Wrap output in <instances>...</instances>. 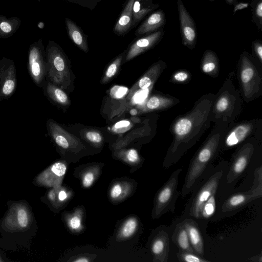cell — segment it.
<instances>
[{"mask_svg":"<svg viewBox=\"0 0 262 262\" xmlns=\"http://www.w3.org/2000/svg\"><path fill=\"white\" fill-rule=\"evenodd\" d=\"M166 23L164 12L162 9L153 11L138 26L135 31L136 37L149 34L161 28Z\"/></svg>","mask_w":262,"mask_h":262,"instance_id":"cell-17","label":"cell"},{"mask_svg":"<svg viewBox=\"0 0 262 262\" xmlns=\"http://www.w3.org/2000/svg\"><path fill=\"white\" fill-rule=\"evenodd\" d=\"M214 97L211 93L203 95L190 111L172 122L170 130L173 139L164 159V167L176 164L209 127Z\"/></svg>","mask_w":262,"mask_h":262,"instance_id":"cell-1","label":"cell"},{"mask_svg":"<svg viewBox=\"0 0 262 262\" xmlns=\"http://www.w3.org/2000/svg\"><path fill=\"white\" fill-rule=\"evenodd\" d=\"M182 168L176 169L160 188L155 196L152 217L157 219L168 212H173L176 203L181 194L178 190V177Z\"/></svg>","mask_w":262,"mask_h":262,"instance_id":"cell-6","label":"cell"},{"mask_svg":"<svg viewBox=\"0 0 262 262\" xmlns=\"http://www.w3.org/2000/svg\"><path fill=\"white\" fill-rule=\"evenodd\" d=\"M252 47L254 50V51L257 56L258 60L260 62H262V45L261 43L258 41L256 40L253 42L252 43Z\"/></svg>","mask_w":262,"mask_h":262,"instance_id":"cell-39","label":"cell"},{"mask_svg":"<svg viewBox=\"0 0 262 262\" xmlns=\"http://www.w3.org/2000/svg\"><path fill=\"white\" fill-rule=\"evenodd\" d=\"M7 206L0 220V247L11 251L29 248L37 231L32 207L24 200H9Z\"/></svg>","mask_w":262,"mask_h":262,"instance_id":"cell-2","label":"cell"},{"mask_svg":"<svg viewBox=\"0 0 262 262\" xmlns=\"http://www.w3.org/2000/svg\"><path fill=\"white\" fill-rule=\"evenodd\" d=\"M94 181V175L92 172L86 173L82 179L83 186L85 188L90 187Z\"/></svg>","mask_w":262,"mask_h":262,"instance_id":"cell-38","label":"cell"},{"mask_svg":"<svg viewBox=\"0 0 262 262\" xmlns=\"http://www.w3.org/2000/svg\"><path fill=\"white\" fill-rule=\"evenodd\" d=\"M209 1H210V2H213V1H214V0H209Z\"/></svg>","mask_w":262,"mask_h":262,"instance_id":"cell-50","label":"cell"},{"mask_svg":"<svg viewBox=\"0 0 262 262\" xmlns=\"http://www.w3.org/2000/svg\"><path fill=\"white\" fill-rule=\"evenodd\" d=\"M236 1H237V0H225V1L226 2V3H227L228 5L235 4H236Z\"/></svg>","mask_w":262,"mask_h":262,"instance_id":"cell-48","label":"cell"},{"mask_svg":"<svg viewBox=\"0 0 262 262\" xmlns=\"http://www.w3.org/2000/svg\"><path fill=\"white\" fill-rule=\"evenodd\" d=\"M160 6L152 0H135L133 5V29Z\"/></svg>","mask_w":262,"mask_h":262,"instance_id":"cell-21","label":"cell"},{"mask_svg":"<svg viewBox=\"0 0 262 262\" xmlns=\"http://www.w3.org/2000/svg\"><path fill=\"white\" fill-rule=\"evenodd\" d=\"M67 167L61 162H56L38 174L33 180L35 186L56 188L60 179L65 174Z\"/></svg>","mask_w":262,"mask_h":262,"instance_id":"cell-14","label":"cell"},{"mask_svg":"<svg viewBox=\"0 0 262 262\" xmlns=\"http://www.w3.org/2000/svg\"><path fill=\"white\" fill-rule=\"evenodd\" d=\"M249 6L248 3H239L235 4L233 8V14L237 11L247 8Z\"/></svg>","mask_w":262,"mask_h":262,"instance_id":"cell-42","label":"cell"},{"mask_svg":"<svg viewBox=\"0 0 262 262\" xmlns=\"http://www.w3.org/2000/svg\"><path fill=\"white\" fill-rule=\"evenodd\" d=\"M135 0H126L113 28V33L123 36L133 29V5Z\"/></svg>","mask_w":262,"mask_h":262,"instance_id":"cell-18","label":"cell"},{"mask_svg":"<svg viewBox=\"0 0 262 262\" xmlns=\"http://www.w3.org/2000/svg\"><path fill=\"white\" fill-rule=\"evenodd\" d=\"M137 111L135 109L132 110L130 112V113L132 115H136L137 114Z\"/></svg>","mask_w":262,"mask_h":262,"instance_id":"cell-49","label":"cell"},{"mask_svg":"<svg viewBox=\"0 0 262 262\" xmlns=\"http://www.w3.org/2000/svg\"><path fill=\"white\" fill-rule=\"evenodd\" d=\"M234 72L229 73L217 93L215 95L212 110L211 122L225 123L228 129L235 123L242 110L240 91L233 82Z\"/></svg>","mask_w":262,"mask_h":262,"instance_id":"cell-4","label":"cell"},{"mask_svg":"<svg viewBox=\"0 0 262 262\" xmlns=\"http://www.w3.org/2000/svg\"><path fill=\"white\" fill-rule=\"evenodd\" d=\"M169 237L165 229H160L151 241V251L155 261L167 262L169 253Z\"/></svg>","mask_w":262,"mask_h":262,"instance_id":"cell-16","label":"cell"},{"mask_svg":"<svg viewBox=\"0 0 262 262\" xmlns=\"http://www.w3.org/2000/svg\"><path fill=\"white\" fill-rule=\"evenodd\" d=\"M202 72L212 77H216L219 72V59L216 54L210 50L205 51L201 63Z\"/></svg>","mask_w":262,"mask_h":262,"instance_id":"cell-23","label":"cell"},{"mask_svg":"<svg viewBox=\"0 0 262 262\" xmlns=\"http://www.w3.org/2000/svg\"><path fill=\"white\" fill-rule=\"evenodd\" d=\"M182 223L187 230L189 240L194 252L204 257V243L198 224L190 218L184 219Z\"/></svg>","mask_w":262,"mask_h":262,"instance_id":"cell-19","label":"cell"},{"mask_svg":"<svg viewBox=\"0 0 262 262\" xmlns=\"http://www.w3.org/2000/svg\"><path fill=\"white\" fill-rule=\"evenodd\" d=\"M128 91L126 87L115 85L111 89L110 94L114 98H121L126 94Z\"/></svg>","mask_w":262,"mask_h":262,"instance_id":"cell-33","label":"cell"},{"mask_svg":"<svg viewBox=\"0 0 262 262\" xmlns=\"http://www.w3.org/2000/svg\"><path fill=\"white\" fill-rule=\"evenodd\" d=\"M46 94L53 101L61 104H66L68 98L67 94L61 89L50 82L45 83L43 88Z\"/></svg>","mask_w":262,"mask_h":262,"instance_id":"cell-26","label":"cell"},{"mask_svg":"<svg viewBox=\"0 0 262 262\" xmlns=\"http://www.w3.org/2000/svg\"><path fill=\"white\" fill-rule=\"evenodd\" d=\"M177 257L179 261L182 262H208L210 260L201 257L194 252L179 250Z\"/></svg>","mask_w":262,"mask_h":262,"instance_id":"cell-27","label":"cell"},{"mask_svg":"<svg viewBox=\"0 0 262 262\" xmlns=\"http://www.w3.org/2000/svg\"><path fill=\"white\" fill-rule=\"evenodd\" d=\"M253 142L248 141L235 152L227 175L229 184L236 181L247 168L254 152Z\"/></svg>","mask_w":262,"mask_h":262,"instance_id":"cell-9","label":"cell"},{"mask_svg":"<svg viewBox=\"0 0 262 262\" xmlns=\"http://www.w3.org/2000/svg\"><path fill=\"white\" fill-rule=\"evenodd\" d=\"M258 121L251 120L233 124L226 132L222 145L224 148H230L238 145L250 137L258 127Z\"/></svg>","mask_w":262,"mask_h":262,"instance_id":"cell-10","label":"cell"},{"mask_svg":"<svg viewBox=\"0 0 262 262\" xmlns=\"http://www.w3.org/2000/svg\"><path fill=\"white\" fill-rule=\"evenodd\" d=\"M189 75L188 72L180 71L176 72L172 75V80L178 82H184L188 79Z\"/></svg>","mask_w":262,"mask_h":262,"instance_id":"cell-34","label":"cell"},{"mask_svg":"<svg viewBox=\"0 0 262 262\" xmlns=\"http://www.w3.org/2000/svg\"><path fill=\"white\" fill-rule=\"evenodd\" d=\"M17 87L16 67L13 61L3 59L0 60V101L10 98Z\"/></svg>","mask_w":262,"mask_h":262,"instance_id":"cell-11","label":"cell"},{"mask_svg":"<svg viewBox=\"0 0 262 262\" xmlns=\"http://www.w3.org/2000/svg\"><path fill=\"white\" fill-rule=\"evenodd\" d=\"M214 127L192 159L184 180L181 193L183 196L193 191L205 171L215 157L228 129L225 123L214 124Z\"/></svg>","mask_w":262,"mask_h":262,"instance_id":"cell-3","label":"cell"},{"mask_svg":"<svg viewBox=\"0 0 262 262\" xmlns=\"http://www.w3.org/2000/svg\"><path fill=\"white\" fill-rule=\"evenodd\" d=\"M126 53V51H125L124 53L120 55L116 60L110 65L105 73V77L106 78L109 79L115 75L117 72L118 66H119L123 56Z\"/></svg>","mask_w":262,"mask_h":262,"instance_id":"cell-32","label":"cell"},{"mask_svg":"<svg viewBox=\"0 0 262 262\" xmlns=\"http://www.w3.org/2000/svg\"><path fill=\"white\" fill-rule=\"evenodd\" d=\"M179 102L178 99L173 97L154 95L149 97L146 101L144 110L146 111H151L166 109Z\"/></svg>","mask_w":262,"mask_h":262,"instance_id":"cell-22","label":"cell"},{"mask_svg":"<svg viewBox=\"0 0 262 262\" xmlns=\"http://www.w3.org/2000/svg\"><path fill=\"white\" fill-rule=\"evenodd\" d=\"M67 34L71 40L80 49L87 52L89 50L88 36L81 28L69 18H65Z\"/></svg>","mask_w":262,"mask_h":262,"instance_id":"cell-20","label":"cell"},{"mask_svg":"<svg viewBox=\"0 0 262 262\" xmlns=\"http://www.w3.org/2000/svg\"><path fill=\"white\" fill-rule=\"evenodd\" d=\"M215 194L216 193L212 195L203 206L200 214L199 219H207L212 216L216 207Z\"/></svg>","mask_w":262,"mask_h":262,"instance_id":"cell-28","label":"cell"},{"mask_svg":"<svg viewBox=\"0 0 262 262\" xmlns=\"http://www.w3.org/2000/svg\"><path fill=\"white\" fill-rule=\"evenodd\" d=\"M145 90H141L136 93L134 97V101L136 103H139L145 98L146 92Z\"/></svg>","mask_w":262,"mask_h":262,"instance_id":"cell-41","label":"cell"},{"mask_svg":"<svg viewBox=\"0 0 262 262\" xmlns=\"http://www.w3.org/2000/svg\"><path fill=\"white\" fill-rule=\"evenodd\" d=\"M69 225L70 228L73 230L79 229L81 225L80 218L77 215L73 216L70 220Z\"/></svg>","mask_w":262,"mask_h":262,"instance_id":"cell-40","label":"cell"},{"mask_svg":"<svg viewBox=\"0 0 262 262\" xmlns=\"http://www.w3.org/2000/svg\"><path fill=\"white\" fill-rule=\"evenodd\" d=\"M222 176L223 171H216L198 189L190 204L189 216L199 219L203 206L212 195L216 193Z\"/></svg>","mask_w":262,"mask_h":262,"instance_id":"cell-8","label":"cell"},{"mask_svg":"<svg viewBox=\"0 0 262 262\" xmlns=\"http://www.w3.org/2000/svg\"><path fill=\"white\" fill-rule=\"evenodd\" d=\"M177 4L183 44L192 49L195 46L197 39V31L194 21L182 1L177 0Z\"/></svg>","mask_w":262,"mask_h":262,"instance_id":"cell-12","label":"cell"},{"mask_svg":"<svg viewBox=\"0 0 262 262\" xmlns=\"http://www.w3.org/2000/svg\"><path fill=\"white\" fill-rule=\"evenodd\" d=\"M130 122L127 120L120 121L115 124V127L116 128H123L128 126Z\"/></svg>","mask_w":262,"mask_h":262,"instance_id":"cell-43","label":"cell"},{"mask_svg":"<svg viewBox=\"0 0 262 262\" xmlns=\"http://www.w3.org/2000/svg\"><path fill=\"white\" fill-rule=\"evenodd\" d=\"M127 160L130 163L137 162L139 159V156L137 151L135 149H129L126 155Z\"/></svg>","mask_w":262,"mask_h":262,"instance_id":"cell-37","label":"cell"},{"mask_svg":"<svg viewBox=\"0 0 262 262\" xmlns=\"http://www.w3.org/2000/svg\"><path fill=\"white\" fill-rule=\"evenodd\" d=\"M138 226L137 220L135 218L128 219L122 227L120 235L122 238H128L133 235Z\"/></svg>","mask_w":262,"mask_h":262,"instance_id":"cell-29","label":"cell"},{"mask_svg":"<svg viewBox=\"0 0 262 262\" xmlns=\"http://www.w3.org/2000/svg\"><path fill=\"white\" fill-rule=\"evenodd\" d=\"M1 29L6 33H8L11 30V27L9 24L7 22H2L0 24Z\"/></svg>","mask_w":262,"mask_h":262,"instance_id":"cell-44","label":"cell"},{"mask_svg":"<svg viewBox=\"0 0 262 262\" xmlns=\"http://www.w3.org/2000/svg\"><path fill=\"white\" fill-rule=\"evenodd\" d=\"M172 240L179 250L194 252L190 245L187 230L182 222L177 225L172 235Z\"/></svg>","mask_w":262,"mask_h":262,"instance_id":"cell-25","label":"cell"},{"mask_svg":"<svg viewBox=\"0 0 262 262\" xmlns=\"http://www.w3.org/2000/svg\"><path fill=\"white\" fill-rule=\"evenodd\" d=\"M165 63L163 61L155 63L140 79L138 86L141 90H145L152 85L165 69Z\"/></svg>","mask_w":262,"mask_h":262,"instance_id":"cell-24","label":"cell"},{"mask_svg":"<svg viewBox=\"0 0 262 262\" xmlns=\"http://www.w3.org/2000/svg\"><path fill=\"white\" fill-rule=\"evenodd\" d=\"M93 11L102 0H66Z\"/></svg>","mask_w":262,"mask_h":262,"instance_id":"cell-31","label":"cell"},{"mask_svg":"<svg viewBox=\"0 0 262 262\" xmlns=\"http://www.w3.org/2000/svg\"><path fill=\"white\" fill-rule=\"evenodd\" d=\"M75 261H77V262H86V261H88L89 260L85 258H79L78 259H76L75 260Z\"/></svg>","mask_w":262,"mask_h":262,"instance_id":"cell-47","label":"cell"},{"mask_svg":"<svg viewBox=\"0 0 262 262\" xmlns=\"http://www.w3.org/2000/svg\"><path fill=\"white\" fill-rule=\"evenodd\" d=\"M10 260L7 257L0 247V262H9Z\"/></svg>","mask_w":262,"mask_h":262,"instance_id":"cell-46","label":"cell"},{"mask_svg":"<svg viewBox=\"0 0 262 262\" xmlns=\"http://www.w3.org/2000/svg\"><path fill=\"white\" fill-rule=\"evenodd\" d=\"M253 20L259 29L262 26V0H255L252 4Z\"/></svg>","mask_w":262,"mask_h":262,"instance_id":"cell-30","label":"cell"},{"mask_svg":"<svg viewBox=\"0 0 262 262\" xmlns=\"http://www.w3.org/2000/svg\"><path fill=\"white\" fill-rule=\"evenodd\" d=\"M262 196V167L254 171V183L247 191L233 194L227 198L222 206V212L229 213L244 207L251 202Z\"/></svg>","mask_w":262,"mask_h":262,"instance_id":"cell-7","label":"cell"},{"mask_svg":"<svg viewBox=\"0 0 262 262\" xmlns=\"http://www.w3.org/2000/svg\"><path fill=\"white\" fill-rule=\"evenodd\" d=\"M28 71L34 83L43 88L47 74V62L44 60L41 52L37 47H33L28 56Z\"/></svg>","mask_w":262,"mask_h":262,"instance_id":"cell-13","label":"cell"},{"mask_svg":"<svg viewBox=\"0 0 262 262\" xmlns=\"http://www.w3.org/2000/svg\"><path fill=\"white\" fill-rule=\"evenodd\" d=\"M86 138L90 141L94 143H99L102 140L101 135L95 131H89L86 133Z\"/></svg>","mask_w":262,"mask_h":262,"instance_id":"cell-36","label":"cell"},{"mask_svg":"<svg viewBox=\"0 0 262 262\" xmlns=\"http://www.w3.org/2000/svg\"><path fill=\"white\" fill-rule=\"evenodd\" d=\"M248 261L252 262H261L262 255L260 253L256 256L250 257V258H249Z\"/></svg>","mask_w":262,"mask_h":262,"instance_id":"cell-45","label":"cell"},{"mask_svg":"<svg viewBox=\"0 0 262 262\" xmlns=\"http://www.w3.org/2000/svg\"><path fill=\"white\" fill-rule=\"evenodd\" d=\"M164 32L162 29H160L134 40L129 48L126 59L129 60L153 48L160 41L163 36Z\"/></svg>","mask_w":262,"mask_h":262,"instance_id":"cell-15","label":"cell"},{"mask_svg":"<svg viewBox=\"0 0 262 262\" xmlns=\"http://www.w3.org/2000/svg\"><path fill=\"white\" fill-rule=\"evenodd\" d=\"M122 193V187L119 184H116L112 187L110 195L113 199L119 198Z\"/></svg>","mask_w":262,"mask_h":262,"instance_id":"cell-35","label":"cell"},{"mask_svg":"<svg viewBox=\"0 0 262 262\" xmlns=\"http://www.w3.org/2000/svg\"><path fill=\"white\" fill-rule=\"evenodd\" d=\"M238 75L243 97L251 101L261 95V76L251 56L248 53L241 54Z\"/></svg>","mask_w":262,"mask_h":262,"instance_id":"cell-5","label":"cell"}]
</instances>
